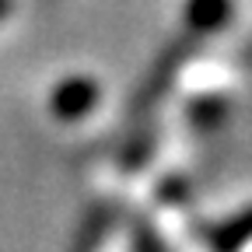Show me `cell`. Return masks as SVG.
<instances>
[{
    "instance_id": "6da1fadb",
    "label": "cell",
    "mask_w": 252,
    "mask_h": 252,
    "mask_svg": "<svg viewBox=\"0 0 252 252\" xmlns=\"http://www.w3.org/2000/svg\"><path fill=\"white\" fill-rule=\"evenodd\" d=\"M231 14V0H189L186 4V21L200 28V32H214L217 25H224Z\"/></svg>"
},
{
    "instance_id": "7a4b0ae2",
    "label": "cell",
    "mask_w": 252,
    "mask_h": 252,
    "mask_svg": "<svg viewBox=\"0 0 252 252\" xmlns=\"http://www.w3.org/2000/svg\"><path fill=\"white\" fill-rule=\"evenodd\" d=\"M7 11H11V0H0V18H4Z\"/></svg>"
}]
</instances>
